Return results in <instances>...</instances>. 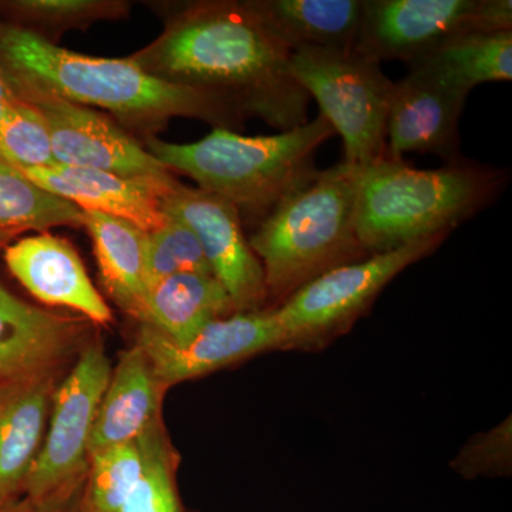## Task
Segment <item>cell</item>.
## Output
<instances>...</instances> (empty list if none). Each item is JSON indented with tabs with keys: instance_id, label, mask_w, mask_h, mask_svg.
I'll return each mask as SVG.
<instances>
[{
	"instance_id": "1",
	"label": "cell",
	"mask_w": 512,
	"mask_h": 512,
	"mask_svg": "<svg viewBox=\"0 0 512 512\" xmlns=\"http://www.w3.org/2000/svg\"><path fill=\"white\" fill-rule=\"evenodd\" d=\"M291 50L248 2L187 3L154 42L128 57L164 82L224 97L279 131L308 123L311 97L296 82Z\"/></svg>"
},
{
	"instance_id": "2",
	"label": "cell",
	"mask_w": 512,
	"mask_h": 512,
	"mask_svg": "<svg viewBox=\"0 0 512 512\" xmlns=\"http://www.w3.org/2000/svg\"><path fill=\"white\" fill-rule=\"evenodd\" d=\"M0 67L16 96L39 93L109 111L130 130L150 137L173 117L214 127L247 119L231 101L205 90L164 82L126 59L80 55L18 23L0 20Z\"/></svg>"
},
{
	"instance_id": "3",
	"label": "cell",
	"mask_w": 512,
	"mask_h": 512,
	"mask_svg": "<svg viewBox=\"0 0 512 512\" xmlns=\"http://www.w3.org/2000/svg\"><path fill=\"white\" fill-rule=\"evenodd\" d=\"M335 134V128L319 114L315 120L272 136H242L214 127L194 143L146 137L144 148L168 170L187 175L201 190L231 202L242 222L258 227L316 174V153Z\"/></svg>"
},
{
	"instance_id": "4",
	"label": "cell",
	"mask_w": 512,
	"mask_h": 512,
	"mask_svg": "<svg viewBox=\"0 0 512 512\" xmlns=\"http://www.w3.org/2000/svg\"><path fill=\"white\" fill-rule=\"evenodd\" d=\"M510 173L463 160L419 170L396 158L366 165L360 174L356 232L367 254H383L453 232L490 207Z\"/></svg>"
},
{
	"instance_id": "5",
	"label": "cell",
	"mask_w": 512,
	"mask_h": 512,
	"mask_svg": "<svg viewBox=\"0 0 512 512\" xmlns=\"http://www.w3.org/2000/svg\"><path fill=\"white\" fill-rule=\"evenodd\" d=\"M360 174L362 167L345 161L316 171L255 228L248 242L271 309L318 276L370 256L356 232Z\"/></svg>"
},
{
	"instance_id": "6",
	"label": "cell",
	"mask_w": 512,
	"mask_h": 512,
	"mask_svg": "<svg viewBox=\"0 0 512 512\" xmlns=\"http://www.w3.org/2000/svg\"><path fill=\"white\" fill-rule=\"evenodd\" d=\"M291 70L342 136L345 163L363 168L387 156L394 82L377 60L356 49H303L291 53Z\"/></svg>"
},
{
	"instance_id": "7",
	"label": "cell",
	"mask_w": 512,
	"mask_h": 512,
	"mask_svg": "<svg viewBox=\"0 0 512 512\" xmlns=\"http://www.w3.org/2000/svg\"><path fill=\"white\" fill-rule=\"evenodd\" d=\"M451 232L367 256L313 279L278 308L285 348H313L346 332L400 272L433 254Z\"/></svg>"
},
{
	"instance_id": "8",
	"label": "cell",
	"mask_w": 512,
	"mask_h": 512,
	"mask_svg": "<svg viewBox=\"0 0 512 512\" xmlns=\"http://www.w3.org/2000/svg\"><path fill=\"white\" fill-rule=\"evenodd\" d=\"M110 377L103 345L90 343L53 396L49 433L23 487L28 498L43 501L76 493L89 467L90 436Z\"/></svg>"
},
{
	"instance_id": "9",
	"label": "cell",
	"mask_w": 512,
	"mask_h": 512,
	"mask_svg": "<svg viewBox=\"0 0 512 512\" xmlns=\"http://www.w3.org/2000/svg\"><path fill=\"white\" fill-rule=\"evenodd\" d=\"M19 99L45 119L57 164L120 175L163 195L178 183L140 141L99 111L49 94L29 93Z\"/></svg>"
},
{
	"instance_id": "10",
	"label": "cell",
	"mask_w": 512,
	"mask_h": 512,
	"mask_svg": "<svg viewBox=\"0 0 512 512\" xmlns=\"http://www.w3.org/2000/svg\"><path fill=\"white\" fill-rule=\"evenodd\" d=\"M161 211L191 228L212 275L224 286L237 312L268 309L264 269L249 247L235 205L201 188L177 183L161 197Z\"/></svg>"
},
{
	"instance_id": "11",
	"label": "cell",
	"mask_w": 512,
	"mask_h": 512,
	"mask_svg": "<svg viewBox=\"0 0 512 512\" xmlns=\"http://www.w3.org/2000/svg\"><path fill=\"white\" fill-rule=\"evenodd\" d=\"M137 346L146 353L154 377L165 389L266 350L284 349L285 335L274 309H265L237 312L214 320L181 346L146 323H140Z\"/></svg>"
},
{
	"instance_id": "12",
	"label": "cell",
	"mask_w": 512,
	"mask_h": 512,
	"mask_svg": "<svg viewBox=\"0 0 512 512\" xmlns=\"http://www.w3.org/2000/svg\"><path fill=\"white\" fill-rule=\"evenodd\" d=\"M478 0H365L355 49L377 62H417L453 37L476 32Z\"/></svg>"
},
{
	"instance_id": "13",
	"label": "cell",
	"mask_w": 512,
	"mask_h": 512,
	"mask_svg": "<svg viewBox=\"0 0 512 512\" xmlns=\"http://www.w3.org/2000/svg\"><path fill=\"white\" fill-rule=\"evenodd\" d=\"M467 97L410 69L394 83L386 124L387 157L404 160L406 154L417 153L439 157L446 164L463 160L460 120Z\"/></svg>"
},
{
	"instance_id": "14",
	"label": "cell",
	"mask_w": 512,
	"mask_h": 512,
	"mask_svg": "<svg viewBox=\"0 0 512 512\" xmlns=\"http://www.w3.org/2000/svg\"><path fill=\"white\" fill-rule=\"evenodd\" d=\"M5 262L10 274L46 305L73 309L100 325H107L113 318L67 239L49 232L20 239L6 247Z\"/></svg>"
},
{
	"instance_id": "15",
	"label": "cell",
	"mask_w": 512,
	"mask_h": 512,
	"mask_svg": "<svg viewBox=\"0 0 512 512\" xmlns=\"http://www.w3.org/2000/svg\"><path fill=\"white\" fill-rule=\"evenodd\" d=\"M87 323L20 301L0 284V382L53 372L79 345Z\"/></svg>"
},
{
	"instance_id": "16",
	"label": "cell",
	"mask_w": 512,
	"mask_h": 512,
	"mask_svg": "<svg viewBox=\"0 0 512 512\" xmlns=\"http://www.w3.org/2000/svg\"><path fill=\"white\" fill-rule=\"evenodd\" d=\"M53 372L0 382V505L25 487L56 392Z\"/></svg>"
},
{
	"instance_id": "17",
	"label": "cell",
	"mask_w": 512,
	"mask_h": 512,
	"mask_svg": "<svg viewBox=\"0 0 512 512\" xmlns=\"http://www.w3.org/2000/svg\"><path fill=\"white\" fill-rule=\"evenodd\" d=\"M23 174L43 190L73 202L82 211H97L130 221L150 234L165 220L163 192L151 185L89 168L55 165L29 168Z\"/></svg>"
},
{
	"instance_id": "18",
	"label": "cell",
	"mask_w": 512,
	"mask_h": 512,
	"mask_svg": "<svg viewBox=\"0 0 512 512\" xmlns=\"http://www.w3.org/2000/svg\"><path fill=\"white\" fill-rule=\"evenodd\" d=\"M161 393L163 387L154 377L146 353L137 345L126 350L111 372L97 410L89 456L104 448L134 443L160 416Z\"/></svg>"
},
{
	"instance_id": "19",
	"label": "cell",
	"mask_w": 512,
	"mask_h": 512,
	"mask_svg": "<svg viewBox=\"0 0 512 512\" xmlns=\"http://www.w3.org/2000/svg\"><path fill=\"white\" fill-rule=\"evenodd\" d=\"M291 52L355 49L365 0H247Z\"/></svg>"
},
{
	"instance_id": "20",
	"label": "cell",
	"mask_w": 512,
	"mask_h": 512,
	"mask_svg": "<svg viewBox=\"0 0 512 512\" xmlns=\"http://www.w3.org/2000/svg\"><path fill=\"white\" fill-rule=\"evenodd\" d=\"M234 313V303L214 275L185 272L148 286L138 320L181 346L208 323Z\"/></svg>"
},
{
	"instance_id": "21",
	"label": "cell",
	"mask_w": 512,
	"mask_h": 512,
	"mask_svg": "<svg viewBox=\"0 0 512 512\" xmlns=\"http://www.w3.org/2000/svg\"><path fill=\"white\" fill-rule=\"evenodd\" d=\"M93 241L101 282L117 305L138 319L147 292V232L113 215L83 211Z\"/></svg>"
},
{
	"instance_id": "22",
	"label": "cell",
	"mask_w": 512,
	"mask_h": 512,
	"mask_svg": "<svg viewBox=\"0 0 512 512\" xmlns=\"http://www.w3.org/2000/svg\"><path fill=\"white\" fill-rule=\"evenodd\" d=\"M409 67L464 94L483 83L511 82L512 32L464 33Z\"/></svg>"
},
{
	"instance_id": "23",
	"label": "cell",
	"mask_w": 512,
	"mask_h": 512,
	"mask_svg": "<svg viewBox=\"0 0 512 512\" xmlns=\"http://www.w3.org/2000/svg\"><path fill=\"white\" fill-rule=\"evenodd\" d=\"M55 227L82 228L83 211L0 160V234H42Z\"/></svg>"
},
{
	"instance_id": "24",
	"label": "cell",
	"mask_w": 512,
	"mask_h": 512,
	"mask_svg": "<svg viewBox=\"0 0 512 512\" xmlns=\"http://www.w3.org/2000/svg\"><path fill=\"white\" fill-rule=\"evenodd\" d=\"M141 476L120 512H183L174 480V454L165 439L160 416L136 440Z\"/></svg>"
},
{
	"instance_id": "25",
	"label": "cell",
	"mask_w": 512,
	"mask_h": 512,
	"mask_svg": "<svg viewBox=\"0 0 512 512\" xmlns=\"http://www.w3.org/2000/svg\"><path fill=\"white\" fill-rule=\"evenodd\" d=\"M140 451L136 441L104 448L90 454L84 512H120L141 476Z\"/></svg>"
},
{
	"instance_id": "26",
	"label": "cell",
	"mask_w": 512,
	"mask_h": 512,
	"mask_svg": "<svg viewBox=\"0 0 512 512\" xmlns=\"http://www.w3.org/2000/svg\"><path fill=\"white\" fill-rule=\"evenodd\" d=\"M0 160L18 168H50L53 156L49 127L32 104L16 100L0 124Z\"/></svg>"
},
{
	"instance_id": "27",
	"label": "cell",
	"mask_w": 512,
	"mask_h": 512,
	"mask_svg": "<svg viewBox=\"0 0 512 512\" xmlns=\"http://www.w3.org/2000/svg\"><path fill=\"white\" fill-rule=\"evenodd\" d=\"M185 272L212 275L200 241L191 228L165 215L163 224L147 234V288L168 276Z\"/></svg>"
},
{
	"instance_id": "28",
	"label": "cell",
	"mask_w": 512,
	"mask_h": 512,
	"mask_svg": "<svg viewBox=\"0 0 512 512\" xmlns=\"http://www.w3.org/2000/svg\"><path fill=\"white\" fill-rule=\"evenodd\" d=\"M6 8L36 28L56 32L123 19L130 13V5L121 0H16L6 3Z\"/></svg>"
},
{
	"instance_id": "29",
	"label": "cell",
	"mask_w": 512,
	"mask_h": 512,
	"mask_svg": "<svg viewBox=\"0 0 512 512\" xmlns=\"http://www.w3.org/2000/svg\"><path fill=\"white\" fill-rule=\"evenodd\" d=\"M451 467L466 478L510 476L512 467L511 417L471 437L451 461Z\"/></svg>"
},
{
	"instance_id": "30",
	"label": "cell",
	"mask_w": 512,
	"mask_h": 512,
	"mask_svg": "<svg viewBox=\"0 0 512 512\" xmlns=\"http://www.w3.org/2000/svg\"><path fill=\"white\" fill-rule=\"evenodd\" d=\"M476 32L487 35L512 32L511 0H478Z\"/></svg>"
},
{
	"instance_id": "31",
	"label": "cell",
	"mask_w": 512,
	"mask_h": 512,
	"mask_svg": "<svg viewBox=\"0 0 512 512\" xmlns=\"http://www.w3.org/2000/svg\"><path fill=\"white\" fill-rule=\"evenodd\" d=\"M73 495L43 501L26 497V500L19 504L9 501V503L0 505V512H84L82 501L80 504L74 503Z\"/></svg>"
},
{
	"instance_id": "32",
	"label": "cell",
	"mask_w": 512,
	"mask_h": 512,
	"mask_svg": "<svg viewBox=\"0 0 512 512\" xmlns=\"http://www.w3.org/2000/svg\"><path fill=\"white\" fill-rule=\"evenodd\" d=\"M18 99L19 97L13 92L12 86H10L2 67H0V124H2L12 104Z\"/></svg>"
},
{
	"instance_id": "33",
	"label": "cell",
	"mask_w": 512,
	"mask_h": 512,
	"mask_svg": "<svg viewBox=\"0 0 512 512\" xmlns=\"http://www.w3.org/2000/svg\"><path fill=\"white\" fill-rule=\"evenodd\" d=\"M15 237L13 234H0V249L8 247L9 242Z\"/></svg>"
}]
</instances>
